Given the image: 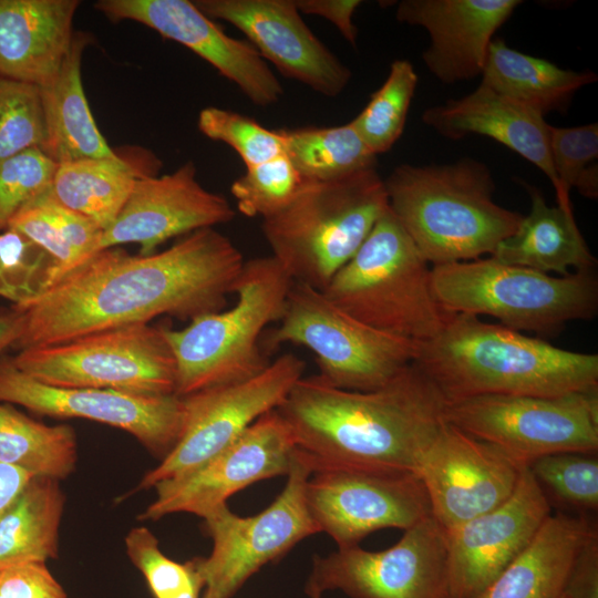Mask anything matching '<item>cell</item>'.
I'll list each match as a JSON object with an SVG mask.
<instances>
[{
    "label": "cell",
    "mask_w": 598,
    "mask_h": 598,
    "mask_svg": "<svg viewBox=\"0 0 598 598\" xmlns=\"http://www.w3.org/2000/svg\"><path fill=\"white\" fill-rule=\"evenodd\" d=\"M244 262L235 244L213 227L151 255L102 250L31 301L12 307L22 318L13 348L59 344L159 316L193 320L218 312Z\"/></svg>",
    "instance_id": "cell-1"
},
{
    "label": "cell",
    "mask_w": 598,
    "mask_h": 598,
    "mask_svg": "<svg viewBox=\"0 0 598 598\" xmlns=\"http://www.w3.org/2000/svg\"><path fill=\"white\" fill-rule=\"evenodd\" d=\"M445 401L413 362L386 385L350 391L301 377L276 409L311 471L321 466L416 474Z\"/></svg>",
    "instance_id": "cell-2"
},
{
    "label": "cell",
    "mask_w": 598,
    "mask_h": 598,
    "mask_svg": "<svg viewBox=\"0 0 598 598\" xmlns=\"http://www.w3.org/2000/svg\"><path fill=\"white\" fill-rule=\"evenodd\" d=\"M414 363L445 402L598 390L597 353L561 349L471 315L452 313L436 336L420 343Z\"/></svg>",
    "instance_id": "cell-3"
},
{
    "label": "cell",
    "mask_w": 598,
    "mask_h": 598,
    "mask_svg": "<svg viewBox=\"0 0 598 598\" xmlns=\"http://www.w3.org/2000/svg\"><path fill=\"white\" fill-rule=\"evenodd\" d=\"M384 186L389 208L433 266L491 256L523 217L495 203L488 166L468 157L442 165L401 164Z\"/></svg>",
    "instance_id": "cell-4"
},
{
    "label": "cell",
    "mask_w": 598,
    "mask_h": 598,
    "mask_svg": "<svg viewBox=\"0 0 598 598\" xmlns=\"http://www.w3.org/2000/svg\"><path fill=\"white\" fill-rule=\"evenodd\" d=\"M389 207L377 167L305 181L290 203L264 218L274 257L296 282L323 290Z\"/></svg>",
    "instance_id": "cell-5"
},
{
    "label": "cell",
    "mask_w": 598,
    "mask_h": 598,
    "mask_svg": "<svg viewBox=\"0 0 598 598\" xmlns=\"http://www.w3.org/2000/svg\"><path fill=\"white\" fill-rule=\"evenodd\" d=\"M293 280L271 256L244 262L235 282L236 303L163 328L176 362V395L244 381L270 363L259 348L265 328L281 319Z\"/></svg>",
    "instance_id": "cell-6"
},
{
    "label": "cell",
    "mask_w": 598,
    "mask_h": 598,
    "mask_svg": "<svg viewBox=\"0 0 598 598\" xmlns=\"http://www.w3.org/2000/svg\"><path fill=\"white\" fill-rule=\"evenodd\" d=\"M322 291L361 322L420 343L452 315L435 299L430 264L389 207Z\"/></svg>",
    "instance_id": "cell-7"
},
{
    "label": "cell",
    "mask_w": 598,
    "mask_h": 598,
    "mask_svg": "<svg viewBox=\"0 0 598 598\" xmlns=\"http://www.w3.org/2000/svg\"><path fill=\"white\" fill-rule=\"evenodd\" d=\"M432 289L448 313L492 316L516 331L556 336L598 311L594 271L551 276L492 257L434 265Z\"/></svg>",
    "instance_id": "cell-8"
},
{
    "label": "cell",
    "mask_w": 598,
    "mask_h": 598,
    "mask_svg": "<svg viewBox=\"0 0 598 598\" xmlns=\"http://www.w3.org/2000/svg\"><path fill=\"white\" fill-rule=\"evenodd\" d=\"M293 343L317 357L318 373L330 385L373 391L401 374L417 358L420 342L374 329L348 315L322 290L293 281L269 349Z\"/></svg>",
    "instance_id": "cell-9"
},
{
    "label": "cell",
    "mask_w": 598,
    "mask_h": 598,
    "mask_svg": "<svg viewBox=\"0 0 598 598\" xmlns=\"http://www.w3.org/2000/svg\"><path fill=\"white\" fill-rule=\"evenodd\" d=\"M14 365L56 388L176 394V362L163 328L136 323L20 350Z\"/></svg>",
    "instance_id": "cell-10"
},
{
    "label": "cell",
    "mask_w": 598,
    "mask_h": 598,
    "mask_svg": "<svg viewBox=\"0 0 598 598\" xmlns=\"http://www.w3.org/2000/svg\"><path fill=\"white\" fill-rule=\"evenodd\" d=\"M444 420L518 466L553 454L598 451V390L555 396L486 394L445 402Z\"/></svg>",
    "instance_id": "cell-11"
},
{
    "label": "cell",
    "mask_w": 598,
    "mask_h": 598,
    "mask_svg": "<svg viewBox=\"0 0 598 598\" xmlns=\"http://www.w3.org/2000/svg\"><path fill=\"white\" fill-rule=\"evenodd\" d=\"M311 472L297 450L282 492L267 508L241 517L224 505L203 518L213 549L208 557H196L205 582L202 598H231L262 566L319 533L306 503Z\"/></svg>",
    "instance_id": "cell-12"
},
{
    "label": "cell",
    "mask_w": 598,
    "mask_h": 598,
    "mask_svg": "<svg viewBox=\"0 0 598 598\" xmlns=\"http://www.w3.org/2000/svg\"><path fill=\"white\" fill-rule=\"evenodd\" d=\"M305 362L285 353L255 377L182 396L181 437L159 464L144 474L136 491L185 476L237 440L265 413L277 409L302 377Z\"/></svg>",
    "instance_id": "cell-13"
},
{
    "label": "cell",
    "mask_w": 598,
    "mask_h": 598,
    "mask_svg": "<svg viewBox=\"0 0 598 598\" xmlns=\"http://www.w3.org/2000/svg\"><path fill=\"white\" fill-rule=\"evenodd\" d=\"M328 590L350 598H450L446 532L429 516L383 550L354 546L317 556L305 591L321 598Z\"/></svg>",
    "instance_id": "cell-14"
},
{
    "label": "cell",
    "mask_w": 598,
    "mask_h": 598,
    "mask_svg": "<svg viewBox=\"0 0 598 598\" xmlns=\"http://www.w3.org/2000/svg\"><path fill=\"white\" fill-rule=\"evenodd\" d=\"M306 503L319 533L338 548L359 546L384 528L408 529L431 516L416 474L321 466L306 483Z\"/></svg>",
    "instance_id": "cell-15"
},
{
    "label": "cell",
    "mask_w": 598,
    "mask_h": 598,
    "mask_svg": "<svg viewBox=\"0 0 598 598\" xmlns=\"http://www.w3.org/2000/svg\"><path fill=\"white\" fill-rule=\"evenodd\" d=\"M0 402L41 416L80 417L121 429L161 458L176 445L184 424L183 399L176 394L51 386L19 370L9 355H0Z\"/></svg>",
    "instance_id": "cell-16"
},
{
    "label": "cell",
    "mask_w": 598,
    "mask_h": 598,
    "mask_svg": "<svg viewBox=\"0 0 598 598\" xmlns=\"http://www.w3.org/2000/svg\"><path fill=\"white\" fill-rule=\"evenodd\" d=\"M296 453L288 424L276 409L271 410L192 473L156 484V498L138 519L157 520L175 513L204 518L249 485L287 475Z\"/></svg>",
    "instance_id": "cell-17"
},
{
    "label": "cell",
    "mask_w": 598,
    "mask_h": 598,
    "mask_svg": "<svg viewBox=\"0 0 598 598\" xmlns=\"http://www.w3.org/2000/svg\"><path fill=\"white\" fill-rule=\"evenodd\" d=\"M523 470L496 446L445 421L416 475L426 492L431 516L450 532L504 503Z\"/></svg>",
    "instance_id": "cell-18"
},
{
    "label": "cell",
    "mask_w": 598,
    "mask_h": 598,
    "mask_svg": "<svg viewBox=\"0 0 598 598\" xmlns=\"http://www.w3.org/2000/svg\"><path fill=\"white\" fill-rule=\"evenodd\" d=\"M110 21L131 20L192 50L235 83L256 105L278 102L283 87L254 45L229 37L188 0H100Z\"/></svg>",
    "instance_id": "cell-19"
},
{
    "label": "cell",
    "mask_w": 598,
    "mask_h": 598,
    "mask_svg": "<svg viewBox=\"0 0 598 598\" xmlns=\"http://www.w3.org/2000/svg\"><path fill=\"white\" fill-rule=\"evenodd\" d=\"M551 514L528 467L501 505L446 532L450 598H476L529 544Z\"/></svg>",
    "instance_id": "cell-20"
},
{
    "label": "cell",
    "mask_w": 598,
    "mask_h": 598,
    "mask_svg": "<svg viewBox=\"0 0 598 598\" xmlns=\"http://www.w3.org/2000/svg\"><path fill=\"white\" fill-rule=\"evenodd\" d=\"M208 18L239 29L262 59L285 76L334 97L351 71L305 23L293 0H194Z\"/></svg>",
    "instance_id": "cell-21"
},
{
    "label": "cell",
    "mask_w": 598,
    "mask_h": 598,
    "mask_svg": "<svg viewBox=\"0 0 598 598\" xmlns=\"http://www.w3.org/2000/svg\"><path fill=\"white\" fill-rule=\"evenodd\" d=\"M234 217L226 197L203 187L189 161L168 174L138 177L114 223L102 231L93 255L124 244H138V255H151L173 237L214 228Z\"/></svg>",
    "instance_id": "cell-22"
},
{
    "label": "cell",
    "mask_w": 598,
    "mask_h": 598,
    "mask_svg": "<svg viewBox=\"0 0 598 598\" xmlns=\"http://www.w3.org/2000/svg\"><path fill=\"white\" fill-rule=\"evenodd\" d=\"M519 0H403L395 17L430 34L422 59L445 84L482 74L495 32L508 20Z\"/></svg>",
    "instance_id": "cell-23"
},
{
    "label": "cell",
    "mask_w": 598,
    "mask_h": 598,
    "mask_svg": "<svg viewBox=\"0 0 598 598\" xmlns=\"http://www.w3.org/2000/svg\"><path fill=\"white\" fill-rule=\"evenodd\" d=\"M78 0H0V76L44 86L73 39Z\"/></svg>",
    "instance_id": "cell-24"
},
{
    "label": "cell",
    "mask_w": 598,
    "mask_h": 598,
    "mask_svg": "<svg viewBox=\"0 0 598 598\" xmlns=\"http://www.w3.org/2000/svg\"><path fill=\"white\" fill-rule=\"evenodd\" d=\"M422 121L450 140L470 134L493 138L537 166L556 185L549 152L551 125L544 116L481 84L463 97L426 109Z\"/></svg>",
    "instance_id": "cell-25"
},
{
    "label": "cell",
    "mask_w": 598,
    "mask_h": 598,
    "mask_svg": "<svg viewBox=\"0 0 598 598\" xmlns=\"http://www.w3.org/2000/svg\"><path fill=\"white\" fill-rule=\"evenodd\" d=\"M596 528L584 516L551 513L476 598H561L576 556Z\"/></svg>",
    "instance_id": "cell-26"
},
{
    "label": "cell",
    "mask_w": 598,
    "mask_h": 598,
    "mask_svg": "<svg viewBox=\"0 0 598 598\" xmlns=\"http://www.w3.org/2000/svg\"><path fill=\"white\" fill-rule=\"evenodd\" d=\"M92 40L89 32L75 31L56 75L39 87L45 123L41 151L56 164L120 156L101 134L82 84V56Z\"/></svg>",
    "instance_id": "cell-27"
},
{
    "label": "cell",
    "mask_w": 598,
    "mask_h": 598,
    "mask_svg": "<svg viewBox=\"0 0 598 598\" xmlns=\"http://www.w3.org/2000/svg\"><path fill=\"white\" fill-rule=\"evenodd\" d=\"M526 187L529 213L489 257L548 275L594 271L597 259L577 226L570 203L548 206L537 188Z\"/></svg>",
    "instance_id": "cell-28"
},
{
    "label": "cell",
    "mask_w": 598,
    "mask_h": 598,
    "mask_svg": "<svg viewBox=\"0 0 598 598\" xmlns=\"http://www.w3.org/2000/svg\"><path fill=\"white\" fill-rule=\"evenodd\" d=\"M481 85L545 116L565 111L582 86L597 81L590 71L575 72L508 47L493 39Z\"/></svg>",
    "instance_id": "cell-29"
},
{
    "label": "cell",
    "mask_w": 598,
    "mask_h": 598,
    "mask_svg": "<svg viewBox=\"0 0 598 598\" xmlns=\"http://www.w3.org/2000/svg\"><path fill=\"white\" fill-rule=\"evenodd\" d=\"M65 496L59 481L33 476L0 517V570L56 559Z\"/></svg>",
    "instance_id": "cell-30"
},
{
    "label": "cell",
    "mask_w": 598,
    "mask_h": 598,
    "mask_svg": "<svg viewBox=\"0 0 598 598\" xmlns=\"http://www.w3.org/2000/svg\"><path fill=\"white\" fill-rule=\"evenodd\" d=\"M144 175L121 155L65 162L56 166L51 194L105 230L122 210L137 178Z\"/></svg>",
    "instance_id": "cell-31"
},
{
    "label": "cell",
    "mask_w": 598,
    "mask_h": 598,
    "mask_svg": "<svg viewBox=\"0 0 598 598\" xmlns=\"http://www.w3.org/2000/svg\"><path fill=\"white\" fill-rule=\"evenodd\" d=\"M0 462L60 482L75 471L76 433L68 424L47 425L0 402Z\"/></svg>",
    "instance_id": "cell-32"
},
{
    "label": "cell",
    "mask_w": 598,
    "mask_h": 598,
    "mask_svg": "<svg viewBox=\"0 0 598 598\" xmlns=\"http://www.w3.org/2000/svg\"><path fill=\"white\" fill-rule=\"evenodd\" d=\"M42 248L55 262L50 287L94 254L102 229L87 217L40 194L11 219L9 227Z\"/></svg>",
    "instance_id": "cell-33"
},
{
    "label": "cell",
    "mask_w": 598,
    "mask_h": 598,
    "mask_svg": "<svg viewBox=\"0 0 598 598\" xmlns=\"http://www.w3.org/2000/svg\"><path fill=\"white\" fill-rule=\"evenodd\" d=\"M285 155L305 181L332 179L377 167V156L351 123L331 127L277 128Z\"/></svg>",
    "instance_id": "cell-34"
},
{
    "label": "cell",
    "mask_w": 598,
    "mask_h": 598,
    "mask_svg": "<svg viewBox=\"0 0 598 598\" xmlns=\"http://www.w3.org/2000/svg\"><path fill=\"white\" fill-rule=\"evenodd\" d=\"M417 81V74L410 61L395 60L390 65L383 84L372 93L364 109L350 121L375 156L391 150L401 137Z\"/></svg>",
    "instance_id": "cell-35"
},
{
    "label": "cell",
    "mask_w": 598,
    "mask_h": 598,
    "mask_svg": "<svg viewBox=\"0 0 598 598\" xmlns=\"http://www.w3.org/2000/svg\"><path fill=\"white\" fill-rule=\"evenodd\" d=\"M125 547L154 598H200L205 582L196 558L183 564L168 558L159 549L157 538L145 526L128 532Z\"/></svg>",
    "instance_id": "cell-36"
},
{
    "label": "cell",
    "mask_w": 598,
    "mask_h": 598,
    "mask_svg": "<svg viewBox=\"0 0 598 598\" xmlns=\"http://www.w3.org/2000/svg\"><path fill=\"white\" fill-rule=\"evenodd\" d=\"M54 260L21 233H0V297L22 306L47 290L53 279Z\"/></svg>",
    "instance_id": "cell-37"
},
{
    "label": "cell",
    "mask_w": 598,
    "mask_h": 598,
    "mask_svg": "<svg viewBox=\"0 0 598 598\" xmlns=\"http://www.w3.org/2000/svg\"><path fill=\"white\" fill-rule=\"evenodd\" d=\"M45 123L39 87L0 76V162L42 150Z\"/></svg>",
    "instance_id": "cell-38"
},
{
    "label": "cell",
    "mask_w": 598,
    "mask_h": 598,
    "mask_svg": "<svg viewBox=\"0 0 598 598\" xmlns=\"http://www.w3.org/2000/svg\"><path fill=\"white\" fill-rule=\"evenodd\" d=\"M303 178L286 155L247 167L230 186L238 210L247 217L267 218L295 197Z\"/></svg>",
    "instance_id": "cell-39"
},
{
    "label": "cell",
    "mask_w": 598,
    "mask_h": 598,
    "mask_svg": "<svg viewBox=\"0 0 598 598\" xmlns=\"http://www.w3.org/2000/svg\"><path fill=\"white\" fill-rule=\"evenodd\" d=\"M544 491L561 503L582 511L598 507L596 454L560 453L540 457L528 466Z\"/></svg>",
    "instance_id": "cell-40"
},
{
    "label": "cell",
    "mask_w": 598,
    "mask_h": 598,
    "mask_svg": "<svg viewBox=\"0 0 598 598\" xmlns=\"http://www.w3.org/2000/svg\"><path fill=\"white\" fill-rule=\"evenodd\" d=\"M198 128L208 138L234 148L246 168L285 155L277 130H268L230 110L214 106L203 109L198 115Z\"/></svg>",
    "instance_id": "cell-41"
},
{
    "label": "cell",
    "mask_w": 598,
    "mask_h": 598,
    "mask_svg": "<svg viewBox=\"0 0 598 598\" xmlns=\"http://www.w3.org/2000/svg\"><path fill=\"white\" fill-rule=\"evenodd\" d=\"M56 166L39 148L0 162V233L23 206L51 188Z\"/></svg>",
    "instance_id": "cell-42"
},
{
    "label": "cell",
    "mask_w": 598,
    "mask_h": 598,
    "mask_svg": "<svg viewBox=\"0 0 598 598\" xmlns=\"http://www.w3.org/2000/svg\"><path fill=\"white\" fill-rule=\"evenodd\" d=\"M549 152L556 175L557 203H570L569 192L598 157L597 123L574 127L550 126Z\"/></svg>",
    "instance_id": "cell-43"
},
{
    "label": "cell",
    "mask_w": 598,
    "mask_h": 598,
    "mask_svg": "<svg viewBox=\"0 0 598 598\" xmlns=\"http://www.w3.org/2000/svg\"><path fill=\"white\" fill-rule=\"evenodd\" d=\"M0 598H68L47 563L28 561L0 570Z\"/></svg>",
    "instance_id": "cell-44"
},
{
    "label": "cell",
    "mask_w": 598,
    "mask_h": 598,
    "mask_svg": "<svg viewBox=\"0 0 598 598\" xmlns=\"http://www.w3.org/2000/svg\"><path fill=\"white\" fill-rule=\"evenodd\" d=\"M564 594L568 598H598V529L596 528L571 566Z\"/></svg>",
    "instance_id": "cell-45"
},
{
    "label": "cell",
    "mask_w": 598,
    "mask_h": 598,
    "mask_svg": "<svg viewBox=\"0 0 598 598\" xmlns=\"http://www.w3.org/2000/svg\"><path fill=\"white\" fill-rule=\"evenodd\" d=\"M300 13L318 16L330 21L341 35L353 47L357 45L358 29L353 14L362 3L360 0H293Z\"/></svg>",
    "instance_id": "cell-46"
},
{
    "label": "cell",
    "mask_w": 598,
    "mask_h": 598,
    "mask_svg": "<svg viewBox=\"0 0 598 598\" xmlns=\"http://www.w3.org/2000/svg\"><path fill=\"white\" fill-rule=\"evenodd\" d=\"M32 477L33 475L21 468L0 462V517Z\"/></svg>",
    "instance_id": "cell-47"
},
{
    "label": "cell",
    "mask_w": 598,
    "mask_h": 598,
    "mask_svg": "<svg viewBox=\"0 0 598 598\" xmlns=\"http://www.w3.org/2000/svg\"><path fill=\"white\" fill-rule=\"evenodd\" d=\"M22 329V318L18 311L0 313V355L3 350L13 347Z\"/></svg>",
    "instance_id": "cell-48"
},
{
    "label": "cell",
    "mask_w": 598,
    "mask_h": 598,
    "mask_svg": "<svg viewBox=\"0 0 598 598\" xmlns=\"http://www.w3.org/2000/svg\"><path fill=\"white\" fill-rule=\"evenodd\" d=\"M577 190L585 197L597 198L598 196V169L597 163L589 165L582 173L577 184Z\"/></svg>",
    "instance_id": "cell-49"
},
{
    "label": "cell",
    "mask_w": 598,
    "mask_h": 598,
    "mask_svg": "<svg viewBox=\"0 0 598 598\" xmlns=\"http://www.w3.org/2000/svg\"><path fill=\"white\" fill-rule=\"evenodd\" d=\"M561 598H568V596H566V595L564 594Z\"/></svg>",
    "instance_id": "cell-50"
}]
</instances>
